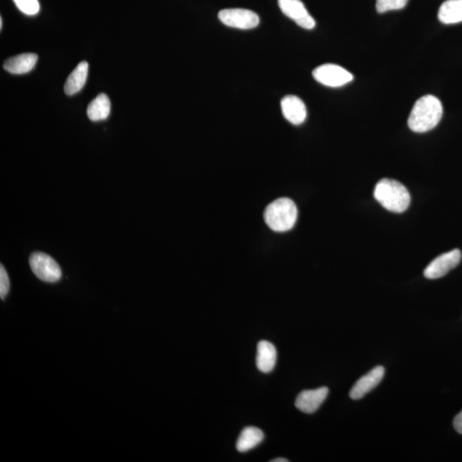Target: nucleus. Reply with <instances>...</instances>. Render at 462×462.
Here are the masks:
<instances>
[{"instance_id":"obj_1","label":"nucleus","mask_w":462,"mask_h":462,"mask_svg":"<svg viewBox=\"0 0 462 462\" xmlns=\"http://www.w3.org/2000/svg\"><path fill=\"white\" fill-rule=\"evenodd\" d=\"M443 105L433 95H425L414 104L410 113L408 125L416 133H425L433 130L443 117Z\"/></svg>"},{"instance_id":"obj_2","label":"nucleus","mask_w":462,"mask_h":462,"mask_svg":"<svg viewBox=\"0 0 462 462\" xmlns=\"http://www.w3.org/2000/svg\"><path fill=\"white\" fill-rule=\"evenodd\" d=\"M374 198L389 212L401 213L408 208L411 197L401 182L392 179H382L374 189Z\"/></svg>"},{"instance_id":"obj_3","label":"nucleus","mask_w":462,"mask_h":462,"mask_svg":"<svg viewBox=\"0 0 462 462\" xmlns=\"http://www.w3.org/2000/svg\"><path fill=\"white\" fill-rule=\"evenodd\" d=\"M297 217V207L289 198L278 199L270 203L264 213L266 225L277 232L292 230L296 225Z\"/></svg>"},{"instance_id":"obj_4","label":"nucleus","mask_w":462,"mask_h":462,"mask_svg":"<svg viewBox=\"0 0 462 462\" xmlns=\"http://www.w3.org/2000/svg\"><path fill=\"white\" fill-rule=\"evenodd\" d=\"M32 270L39 280L47 282H55L61 280V266L53 258L42 252L32 254L30 258Z\"/></svg>"},{"instance_id":"obj_5","label":"nucleus","mask_w":462,"mask_h":462,"mask_svg":"<svg viewBox=\"0 0 462 462\" xmlns=\"http://www.w3.org/2000/svg\"><path fill=\"white\" fill-rule=\"evenodd\" d=\"M313 75L318 82L330 87L344 86L351 82L354 79L353 75L349 71L332 63H326L317 67L313 70Z\"/></svg>"},{"instance_id":"obj_6","label":"nucleus","mask_w":462,"mask_h":462,"mask_svg":"<svg viewBox=\"0 0 462 462\" xmlns=\"http://www.w3.org/2000/svg\"><path fill=\"white\" fill-rule=\"evenodd\" d=\"M218 18L225 25L239 30H252L260 23V18L252 11L225 9L219 11Z\"/></svg>"},{"instance_id":"obj_7","label":"nucleus","mask_w":462,"mask_h":462,"mask_svg":"<svg viewBox=\"0 0 462 462\" xmlns=\"http://www.w3.org/2000/svg\"><path fill=\"white\" fill-rule=\"evenodd\" d=\"M461 253L459 249H454L448 253L441 254L432 261L424 270V275L428 280H437L445 276L449 270L456 268L460 264Z\"/></svg>"},{"instance_id":"obj_8","label":"nucleus","mask_w":462,"mask_h":462,"mask_svg":"<svg viewBox=\"0 0 462 462\" xmlns=\"http://www.w3.org/2000/svg\"><path fill=\"white\" fill-rule=\"evenodd\" d=\"M278 6L282 13L294 20L302 29L310 30L316 27V20L309 14L301 0H278Z\"/></svg>"},{"instance_id":"obj_9","label":"nucleus","mask_w":462,"mask_h":462,"mask_svg":"<svg viewBox=\"0 0 462 462\" xmlns=\"http://www.w3.org/2000/svg\"><path fill=\"white\" fill-rule=\"evenodd\" d=\"M385 373L384 366H377L376 368H374L354 384L349 392L350 397L353 400L361 399L366 394L372 392L374 388L380 385L384 378Z\"/></svg>"},{"instance_id":"obj_10","label":"nucleus","mask_w":462,"mask_h":462,"mask_svg":"<svg viewBox=\"0 0 462 462\" xmlns=\"http://www.w3.org/2000/svg\"><path fill=\"white\" fill-rule=\"evenodd\" d=\"M329 394L327 387L316 389L304 390L299 394L296 400V407L305 413H313L320 408Z\"/></svg>"},{"instance_id":"obj_11","label":"nucleus","mask_w":462,"mask_h":462,"mask_svg":"<svg viewBox=\"0 0 462 462\" xmlns=\"http://www.w3.org/2000/svg\"><path fill=\"white\" fill-rule=\"evenodd\" d=\"M282 115L294 125H300L306 118V108L304 101L294 95H288L281 101Z\"/></svg>"},{"instance_id":"obj_12","label":"nucleus","mask_w":462,"mask_h":462,"mask_svg":"<svg viewBox=\"0 0 462 462\" xmlns=\"http://www.w3.org/2000/svg\"><path fill=\"white\" fill-rule=\"evenodd\" d=\"M277 349L268 341H261L257 346L256 366L261 372L268 373L273 371L277 363Z\"/></svg>"},{"instance_id":"obj_13","label":"nucleus","mask_w":462,"mask_h":462,"mask_svg":"<svg viewBox=\"0 0 462 462\" xmlns=\"http://www.w3.org/2000/svg\"><path fill=\"white\" fill-rule=\"evenodd\" d=\"M38 61V56L35 54H23L8 58L4 63V69L11 74L22 75L29 73L34 69Z\"/></svg>"},{"instance_id":"obj_14","label":"nucleus","mask_w":462,"mask_h":462,"mask_svg":"<svg viewBox=\"0 0 462 462\" xmlns=\"http://www.w3.org/2000/svg\"><path fill=\"white\" fill-rule=\"evenodd\" d=\"M89 74V63L85 61L80 63L70 73L65 85V92L67 95H74L79 93L85 87Z\"/></svg>"},{"instance_id":"obj_15","label":"nucleus","mask_w":462,"mask_h":462,"mask_svg":"<svg viewBox=\"0 0 462 462\" xmlns=\"http://www.w3.org/2000/svg\"><path fill=\"white\" fill-rule=\"evenodd\" d=\"M438 19L444 25L462 22V0H446L438 11Z\"/></svg>"},{"instance_id":"obj_16","label":"nucleus","mask_w":462,"mask_h":462,"mask_svg":"<svg viewBox=\"0 0 462 462\" xmlns=\"http://www.w3.org/2000/svg\"><path fill=\"white\" fill-rule=\"evenodd\" d=\"M111 113L110 99L106 94H99L93 99L87 107V117L91 121L98 122L105 120Z\"/></svg>"},{"instance_id":"obj_17","label":"nucleus","mask_w":462,"mask_h":462,"mask_svg":"<svg viewBox=\"0 0 462 462\" xmlns=\"http://www.w3.org/2000/svg\"><path fill=\"white\" fill-rule=\"evenodd\" d=\"M264 440V433L257 427H246L239 436L237 442V449L239 452H246L256 448Z\"/></svg>"},{"instance_id":"obj_18","label":"nucleus","mask_w":462,"mask_h":462,"mask_svg":"<svg viewBox=\"0 0 462 462\" xmlns=\"http://www.w3.org/2000/svg\"><path fill=\"white\" fill-rule=\"evenodd\" d=\"M408 0H377L376 9L378 13L389 11L401 10L407 6Z\"/></svg>"},{"instance_id":"obj_19","label":"nucleus","mask_w":462,"mask_h":462,"mask_svg":"<svg viewBox=\"0 0 462 462\" xmlns=\"http://www.w3.org/2000/svg\"><path fill=\"white\" fill-rule=\"evenodd\" d=\"M13 1L23 13L27 15H35L39 13V4L38 0H13Z\"/></svg>"},{"instance_id":"obj_20","label":"nucleus","mask_w":462,"mask_h":462,"mask_svg":"<svg viewBox=\"0 0 462 462\" xmlns=\"http://www.w3.org/2000/svg\"><path fill=\"white\" fill-rule=\"evenodd\" d=\"M10 289V280L4 266H0V296L5 299Z\"/></svg>"},{"instance_id":"obj_21","label":"nucleus","mask_w":462,"mask_h":462,"mask_svg":"<svg viewBox=\"0 0 462 462\" xmlns=\"http://www.w3.org/2000/svg\"><path fill=\"white\" fill-rule=\"evenodd\" d=\"M454 427H455L456 431L458 433H460L462 435V411L460 413H458L455 420H454Z\"/></svg>"},{"instance_id":"obj_22","label":"nucleus","mask_w":462,"mask_h":462,"mask_svg":"<svg viewBox=\"0 0 462 462\" xmlns=\"http://www.w3.org/2000/svg\"><path fill=\"white\" fill-rule=\"evenodd\" d=\"M273 462H288L289 461L287 459H285V458H277V459H274L272 461Z\"/></svg>"},{"instance_id":"obj_23","label":"nucleus","mask_w":462,"mask_h":462,"mask_svg":"<svg viewBox=\"0 0 462 462\" xmlns=\"http://www.w3.org/2000/svg\"><path fill=\"white\" fill-rule=\"evenodd\" d=\"M2 27H3V19L1 18H0V29L2 30Z\"/></svg>"}]
</instances>
